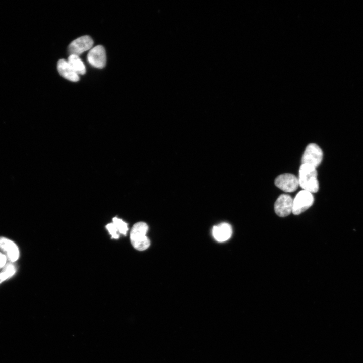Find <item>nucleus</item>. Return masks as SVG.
Here are the masks:
<instances>
[{
	"label": "nucleus",
	"instance_id": "obj_1",
	"mask_svg": "<svg viewBox=\"0 0 363 363\" xmlns=\"http://www.w3.org/2000/svg\"><path fill=\"white\" fill-rule=\"evenodd\" d=\"M316 168L309 164H301L299 170V186L311 193L317 192L319 188Z\"/></svg>",
	"mask_w": 363,
	"mask_h": 363
},
{
	"label": "nucleus",
	"instance_id": "obj_2",
	"mask_svg": "<svg viewBox=\"0 0 363 363\" xmlns=\"http://www.w3.org/2000/svg\"><path fill=\"white\" fill-rule=\"evenodd\" d=\"M148 229L147 224L143 222L135 223L130 231V240L133 247L139 251L147 249L150 246V240L146 234Z\"/></svg>",
	"mask_w": 363,
	"mask_h": 363
},
{
	"label": "nucleus",
	"instance_id": "obj_3",
	"mask_svg": "<svg viewBox=\"0 0 363 363\" xmlns=\"http://www.w3.org/2000/svg\"><path fill=\"white\" fill-rule=\"evenodd\" d=\"M323 157V153L321 148L315 143H310L305 149L302 157L301 163L316 168L321 163Z\"/></svg>",
	"mask_w": 363,
	"mask_h": 363
},
{
	"label": "nucleus",
	"instance_id": "obj_4",
	"mask_svg": "<svg viewBox=\"0 0 363 363\" xmlns=\"http://www.w3.org/2000/svg\"><path fill=\"white\" fill-rule=\"evenodd\" d=\"M314 197L310 192L302 190L293 199L292 213L299 215L309 208L314 203Z\"/></svg>",
	"mask_w": 363,
	"mask_h": 363
},
{
	"label": "nucleus",
	"instance_id": "obj_5",
	"mask_svg": "<svg viewBox=\"0 0 363 363\" xmlns=\"http://www.w3.org/2000/svg\"><path fill=\"white\" fill-rule=\"evenodd\" d=\"M293 199L288 194H282L277 199L274 204L276 214L282 217H286L292 213Z\"/></svg>",
	"mask_w": 363,
	"mask_h": 363
},
{
	"label": "nucleus",
	"instance_id": "obj_6",
	"mask_svg": "<svg viewBox=\"0 0 363 363\" xmlns=\"http://www.w3.org/2000/svg\"><path fill=\"white\" fill-rule=\"evenodd\" d=\"M275 184L285 192H294L299 186L298 178L290 173H284L277 176L275 180Z\"/></svg>",
	"mask_w": 363,
	"mask_h": 363
},
{
	"label": "nucleus",
	"instance_id": "obj_7",
	"mask_svg": "<svg viewBox=\"0 0 363 363\" xmlns=\"http://www.w3.org/2000/svg\"><path fill=\"white\" fill-rule=\"evenodd\" d=\"M93 45L92 39L89 36H83L73 41L68 47V52L71 54L78 56L85 51L90 49Z\"/></svg>",
	"mask_w": 363,
	"mask_h": 363
},
{
	"label": "nucleus",
	"instance_id": "obj_8",
	"mask_svg": "<svg viewBox=\"0 0 363 363\" xmlns=\"http://www.w3.org/2000/svg\"><path fill=\"white\" fill-rule=\"evenodd\" d=\"M88 62L94 67L101 69L106 65V53L104 48L100 45L92 48L87 55Z\"/></svg>",
	"mask_w": 363,
	"mask_h": 363
},
{
	"label": "nucleus",
	"instance_id": "obj_9",
	"mask_svg": "<svg viewBox=\"0 0 363 363\" xmlns=\"http://www.w3.org/2000/svg\"><path fill=\"white\" fill-rule=\"evenodd\" d=\"M0 250L5 253L7 258L11 262H15L19 257V251L16 244L4 237H0Z\"/></svg>",
	"mask_w": 363,
	"mask_h": 363
},
{
	"label": "nucleus",
	"instance_id": "obj_10",
	"mask_svg": "<svg viewBox=\"0 0 363 363\" xmlns=\"http://www.w3.org/2000/svg\"><path fill=\"white\" fill-rule=\"evenodd\" d=\"M212 233L216 241L224 242L230 238L232 233V229L229 224L223 222L213 226Z\"/></svg>",
	"mask_w": 363,
	"mask_h": 363
},
{
	"label": "nucleus",
	"instance_id": "obj_11",
	"mask_svg": "<svg viewBox=\"0 0 363 363\" xmlns=\"http://www.w3.org/2000/svg\"><path fill=\"white\" fill-rule=\"evenodd\" d=\"M57 70L62 76L71 81L76 82L79 80L78 74L68 62L64 59H59L58 61Z\"/></svg>",
	"mask_w": 363,
	"mask_h": 363
},
{
	"label": "nucleus",
	"instance_id": "obj_12",
	"mask_svg": "<svg viewBox=\"0 0 363 363\" xmlns=\"http://www.w3.org/2000/svg\"><path fill=\"white\" fill-rule=\"evenodd\" d=\"M67 62L78 74L83 75L85 73V66L78 55L75 54L70 55Z\"/></svg>",
	"mask_w": 363,
	"mask_h": 363
},
{
	"label": "nucleus",
	"instance_id": "obj_13",
	"mask_svg": "<svg viewBox=\"0 0 363 363\" xmlns=\"http://www.w3.org/2000/svg\"><path fill=\"white\" fill-rule=\"evenodd\" d=\"M112 221L119 234L126 235L128 230L127 223L116 217L113 218Z\"/></svg>",
	"mask_w": 363,
	"mask_h": 363
},
{
	"label": "nucleus",
	"instance_id": "obj_14",
	"mask_svg": "<svg viewBox=\"0 0 363 363\" xmlns=\"http://www.w3.org/2000/svg\"><path fill=\"white\" fill-rule=\"evenodd\" d=\"M106 228L108 231L109 234L111 236L112 238L118 239L120 234L116 229L113 223H110L106 225Z\"/></svg>",
	"mask_w": 363,
	"mask_h": 363
},
{
	"label": "nucleus",
	"instance_id": "obj_15",
	"mask_svg": "<svg viewBox=\"0 0 363 363\" xmlns=\"http://www.w3.org/2000/svg\"><path fill=\"white\" fill-rule=\"evenodd\" d=\"M2 270L6 272L10 276V277H12L16 272V268L14 265L11 263L6 264L3 267Z\"/></svg>",
	"mask_w": 363,
	"mask_h": 363
},
{
	"label": "nucleus",
	"instance_id": "obj_16",
	"mask_svg": "<svg viewBox=\"0 0 363 363\" xmlns=\"http://www.w3.org/2000/svg\"><path fill=\"white\" fill-rule=\"evenodd\" d=\"M7 257L4 254L0 253V268L4 267L6 265Z\"/></svg>",
	"mask_w": 363,
	"mask_h": 363
},
{
	"label": "nucleus",
	"instance_id": "obj_17",
	"mask_svg": "<svg viewBox=\"0 0 363 363\" xmlns=\"http://www.w3.org/2000/svg\"><path fill=\"white\" fill-rule=\"evenodd\" d=\"M10 277L9 275L6 272L2 270L0 273V283Z\"/></svg>",
	"mask_w": 363,
	"mask_h": 363
}]
</instances>
